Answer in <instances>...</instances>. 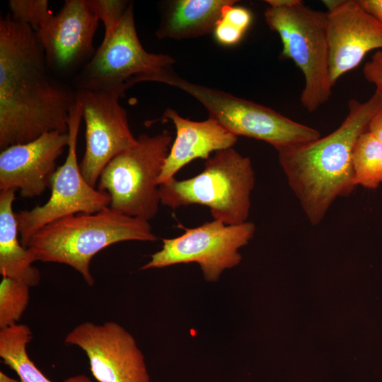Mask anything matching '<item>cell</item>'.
<instances>
[{
	"instance_id": "cell-10",
	"label": "cell",
	"mask_w": 382,
	"mask_h": 382,
	"mask_svg": "<svg viewBox=\"0 0 382 382\" xmlns=\"http://www.w3.org/2000/svg\"><path fill=\"white\" fill-rule=\"evenodd\" d=\"M255 226L246 221L228 225L214 219L173 238L163 239L162 248L151 255L141 270L197 262L207 282L218 281L222 272L238 265V250L253 237Z\"/></svg>"
},
{
	"instance_id": "cell-21",
	"label": "cell",
	"mask_w": 382,
	"mask_h": 382,
	"mask_svg": "<svg viewBox=\"0 0 382 382\" xmlns=\"http://www.w3.org/2000/svg\"><path fill=\"white\" fill-rule=\"evenodd\" d=\"M28 285L2 277L0 283V329L18 324L30 300Z\"/></svg>"
},
{
	"instance_id": "cell-23",
	"label": "cell",
	"mask_w": 382,
	"mask_h": 382,
	"mask_svg": "<svg viewBox=\"0 0 382 382\" xmlns=\"http://www.w3.org/2000/svg\"><path fill=\"white\" fill-rule=\"evenodd\" d=\"M90 6L99 21L103 23V39L112 35L121 23L131 1L127 0H88Z\"/></svg>"
},
{
	"instance_id": "cell-3",
	"label": "cell",
	"mask_w": 382,
	"mask_h": 382,
	"mask_svg": "<svg viewBox=\"0 0 382 382\" xmlns=\"http://www.w3.org/2000/svg\"><path fill=\"white\" fill-rule=\"evenodd\" d=\"M148 221L118 213L109 207L91 214L61 218L39 229L27 248L36 261L66 265L89 286L94 284L90 265L104 248L123 241H155Z\"/></svg>"
},
{
	"instance_id": "cell-6",
	"label": "cell",
	"mask_w": 382,
	"mask_h": 382,
	"mask_svg": "<svg viewBox=\"0 0 382 382\" xmlns=\"http://www.w3.org/2000/svg\"><path fill=\"white\" fill-rule=\"evenodd\" d=\"M167 131L142 134L137 143L113 158L98 181V190L110 197L109 207L129 216L149 221L161 203L158 180L172 145Z\"/></svg>"
},
{
	"instance_id": "cell-19",
	"label": "cell",
	"mask_w": 382,
	"mask_h": 382,
	"mask_svg": "<svg viewBox=\"0 0 382 382\" xmlns=\"http://www.w3.org/2000/svg\"><path fill=\"white\" fill-rule=\"evenodd\" d=\"M33 339L30 328L25 324L0 329V357L23 382H53L30 359L27 346ZM63 382H92L84 374L66 378Z\"/></svg>"
},
{
	"instance_id": "cell-15",
	"label": "cell",
	"mask_w": 382,
	"mask_h": 382,
	"mask_svg": "<svg viewBox=\"0 0 382 382\" xmlns=\"http://www.w3.org/2000/svg\"><path fill=\"white\" fill-rule=\"evenodd\" d=\"M69 142V133L52 132L1 150L0 191L18 190L24 198L41 195L50 187L57 161Z\"/></svg>"
},
{
	"instance_id": "cell-1",
	"label": "cell",
	"mask_w": 382,
	"mask_h": 382,
	"mask_svg": "<svg viewBox=\"0 0 382 382\" xmlns=\"http://www.w3.org/2000/svg\"><path fill=\"white\" fill-rule=\"evenodd\" d=\"M76 91L49 69L35 30L0 19V149L68 133Z\"/></svg>"
},
{
	"instance_id": "cell-29",
	"label": "cell",
	"mask_w": 382,
	"mask_h": 382,
	"mask_svg": "<svg viewBox=\"0 0 382 382\" xmlns=\"http://www.w3.org/2000/svg\"><path fill=\"white\" fill-rule=\"evenodd\" d=\"M0 382H23L21 379L13 378L2 371H0Z\"/></svg>"
},
{
	"instance_id": "cell-5",
	"label": "cell",
	"mask_w": 382,
	"mask_h": 382,
	"mask_svg": "<svg viewBox=\"0 0 382 382\" xmlns=\"http://www.w3.org/2000/svg\"><path fill=\"white\" fill-rule=\"evenodd\" d=\"M264 16L282 43V56L292 59L304 77L300 102L316 111L332 94L329 47L325 12L306 6L300 0H267Z\"/></svg>"
},
{
	"instance_id": "cell-16",
	"label": "cell",
	"mask_w": 382,
	"mask_h": 382,
	"mask_svg": "<svg viewBox=\"0 0 382 382\" xmlns=\"http://www.w3.org/2000/svg\"><path fill=\"white\" fill-rule=\"evenodd\" d=\"M163 119L174 125L176 137L159 175V185L175 178L176 173L194 159L207 160L212 152L232 148L238 140L237 136L209 117L204 121H192L168 108Z\"/></svg>"
},
{
	"instance_id": "cell-13",
	"label": "cell",
	"mask_w": 382,
	"mask_h": 382,
	"mask_svg": "<svg viewBox=\"0 0 382 382\" xmlns=\"http://www.w3.org/2000/svg\"><path fill=\"white\" fill-rule=\"evenodd\" d=\"M99 20L88 0H66L60 11L35 31L47 65L58 78L72 76L91 59Z\"/></svg>"
},
{
	"instance_id": "cell-8",
	"label": "cell",
	"mask_w": 382,
	"mask_h": 382,
	"mask_svg": "<svg viewBox=\"0 0 382 382\" xmlns=\"http://www.w3.org/2000/svg\"><path fill=\"white\" fill-rule=\"evenodd\" d=\"M175 60L164 54L148 52L137 33L134 3L110 37L103 40L91 59L73 78L75 90L86 89L120 98L135 83L155 82Z\"/></svg>"
},
{
	"instance_id": "cell-17",
	"label": "cell",
	"mask_w": 382,
	"mask_h": 382,
	"mask_svg": "<svg viewBox=\"0 0 382 382\" xmlns=\"http://www.w3.org/2000/svg\"><path fill=\"white\" fill-rule=\"evenodd\" d=\"M233 0H178L168 2L156 31L159 39L197 37L214 31L223 8Z\"/></svg>"
},
{
	"instance_id": "cell-22",
	"label": "cell",
	"mask_w": 382,
	"mask_h": 382,
	"mask_svg": "<svg viewBox=\"0 0 382 382\" xmlns=\"http://www.w3.org/2000/svg\"><path fill=\"white\" fill-rule=\"evenodd\" d=\"M8 5L9 13L16 21L30 25L35 31L54 15L47 0H10Z\"/></svg>"
},
{
	"instance_id": "cell-25",
	"label": "cell",
	"mask_w": 382,
	"mask_h": 382,
	"mask_svg": "<svg viewBox=\"0 0 382 382\" xmlns=\"http://www.w3.org/2000/svg\"><path fill=\"white\" fill-rule=\"evenodd\" d=\"M364 78L376 86V92L382 97V50L372 55L363 69Z\"/></svg>"
},
{
	"instance_id": "cell-2",
	"label": "cell",
	"mask_w": 382,
	"mask_h": 382,
	"mask_svg": "<svg viewBox=\"0 0 382 382\" xmlns=\"http://www.w3.org/2000/svg\"><path fill=\"white\" fill-rule=\"evenodd\" d=\"M342 124L328 135L278 151L288 184L312 225L319 224L336 199L354 189L352 151L371 120L382 112V97L375 91L366 102L352 99Z\"/></svg>"
},
{
	"instance_id": "cell-7",
	"label": "cell",
	"mask_w": 382,
	"mask_h": 382,
	"mask_svg": "<svg viewBox=\"0 0 382 382\" xmlns=\"http://www.w3.org/2000/svg\"><path fill=\"white\" fill-rule=\"evenodd\" d=\"M172 69L161 83L179 88L197 100L212 117L236 136L265 141L278 151L318 139L317 129L295 122L278 112L224 91L186 81Z\"/></svg>"
},
{
	"instance_id": "cell-9",
	"label": "cell",
	"mask_w": 382,
	"mask_h": 382,
	"mask_svg": "<svg viewBox=\"0 0 382 382\" xmlns=\"http://www.w3.org/2000/svg\"><path fill=\"white\" fill-rule=\"evenodd\" d=\"M81 120V108L76 100L69 114L66 158L52 176L50 199L41 206L15 213L20 241L25 248L44 226L76 214L95 213L110 205L109 196L90 185L81 172L76 146Z\"/></svg>"
},
{
	"instance_id": "cell-27",
	"label": "cell",
	"mask_w": 382,
	"mask_h": 382,
	"mask_svg": "<svg viewBox=\"0 0 382 382\" xmlns=\"http://www.w3.org/2000/svg\"><path fill=\"white\" fill-rule=\"evenodd\" d=\"M358 3L364 10L382 23V0H359Z\"/></svg>"
},
{
	"instance_id": "cell-20",
	"label": "cell",
	"mask_w": 382,
	"mask_h": 382,
	"mask_svg": "<svg viewBox=\"0 0 382 382\" xmlns=\"http://www.w3.org/2000/svg\"><path fill=\"white\" fill-rule=\"evenodd\" d=\"M352 166L355 186L374 190L382 183V144L367 130L354 144Z\"/></svg>"
},
{
	"instance_id": "cell-14",
	"label": "cell",
	"mask_w": 382,
	"mask_h": 382,
	"mask_svg": "<svg viewBox=\"0 0 382 382\" xmlns=\"http://www.w3.org/2000/svg\"><path fill=\"white\" fill-rule=\"evenodd\" d=\"M332 84L358 66L370 51L382 49V23L355 0L323 1Z\"/></svg>"
},
{
	"instance_id": "cell-4",
	"label": "cell",
	"mask_w": 382,
	"mask_h": 382,
	"mask_svg": "<svg viewBox=\"0 0 382 382\" xmlns=\"http://www.w3.org/2000/svg\"><path fill=\"white\" fill-rule=\"evenodd\" d=\"M255 172L249 157L233 148L214 153L204 170L185 180L159 185L161 203L172 209L190 204L209 208L214 219L228 225L247 221Z\"/></svg>"
},
{
	"instance_id": "cell-11",
	"label": "cell",
	"mask_w": 382,
	"mask_h": 382,
	"mask_svg": "<svg viewBox=\"0 0 382 382\" xmlns=\"http://www.w3.org/2000/svg\"><path fill=\"white\" fill-rule=\"evenodd\" d=\"M75 91L86 125V149L79 166L85 180L95 187L107 164L134 146L137 138L130 129L120 96L86 89Z\"/></svg>"
},
{
	"instance_id": "cell-28",
	"label": "cell",
	"mask_w": 382,
	"mask_h": 382,
	"mask_svg": "<svg viewBox=\"0 0 382 382\" xmlns=\"http://www.w3.org/2000/svg\"><path fill=\"white\" fill-rule=\"evenodd\" d=\"M367 131L382 144V112L378 113L371 120Z\"/></svg>"
},
{
	"instance_id": "cell-24",
	"label": "cell",
	"mask_w": 382,
	"mask_h": 382,
	"mask_svg": "<svg viewBox=\"0 0 382 382\" xmlns=\"http://www.w3.org/2000/svg\"><path fill=\"white\" fill-rule=\"evenodd\" d=\"M234 4L235 2L225 6L220 18L245 33L250 24L251 13L247 8Z\"/></svg>"
},
{
	"instance_id": "cell-12",
	"label": "cell",
	"mask_w": 382,
	"mask_h": 382,
	"mask_svg": "<svg viewBox=\"0 0 382 382\" xmlns=\"http://www.w3.org/2000/svg\"><path fill=\"white\" fill-rule=\"evenodd\" d=\"M86 354L98 382H150L144 357L134 337L114 321L83 322L64 337Z\"/></svg>"
},
{
	"instance_id": "cell-26",
	"label": "cell",
	"mask_w": 382,
	"mask_h": 382,
	"mask_svg": "<svg viewBox=\"0 0 382 382\" xmlns=\"http://www.w3.org/2000/svg\"><path fill=\"white\" fill-rule=\"evenodd\" d=\"M216 40L224 45H233L242 38L244 32L219 19L214 29Z\"/></svg>"
},
{
	"instance_id": "cell-18",
	"label": "cell",
	"mask_w": 382,
	"mask_h": 382,
	"mask_svg": "<svg viewBox=\"0 0 382 382\" xmlns=\"http://www.w3.org/2000/svg\"><path fill=\"white\" fill-rule=\"evenodd\" d=\"M15 190L0 191V274L30 287L40 281V273L31 251L18 239V229L13 204Z\"/></svg>"
}]
</instances>
